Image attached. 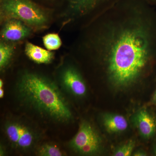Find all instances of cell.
I'll return each instance as SVG.
<instances>
[{"label": "cell", "instance_id": "cell-1", "mask_svg": "<svg viewBox=\"0 0 156 156\" xmlns=\"http://www.w3.org/2000/svg\"><path fill=\"white\" fill-rule=\"evenodd\" d=\"M147 0H118L88 27L82 50L117 87L133 83L156 56V15Z\"/></svg>", "mask_w": 156, "mask_h": 156}, {"label": "cell", "instance_id": "cell-2", "mask_svg": "<svg viewBox=\"0 0 156 156\" xmlns=\"http://www.w3.org/2000/svg\"><path fill=\"white\" fill-rule=\"evenodd\" d=\"M13 95L22 114L39 124L64 126L73 121L69 99L56 81L41 74L21 73L14 84Z\"/></svg>", "mask_w": 156, "mask_h": 156}, {"label": "cell", "instance_id": "cell-3", "mask_svg": "<svg viewBox=\"0 0 156 156\" xmlns=\"http://www.w3.org/2000/svg\"><path fill=\"white\" fill-rule=\"evenodd\" d=\"M1 128L2 142L8 150L21 155L34 154L46 139V133L40 124L23 114L7 116Z\"/></svg>", "mask_w": 156, "mask_h": 156}, {"label": "cell", "instance_id": "cell-4", "mask_svg": "<svg viewBox=\"0 0 156 156\" xmlns=\"http://www.w3.org/2000/svg\"><path fill=\"white\" fill-rule=\"evenodd\" d=\"M1 18L18 20L37 29L44 28L49 20L46 12L30 0H1Z\"/></svg>", "mask_w": 156, "mask_h": 156}, {"label": "cell", "instance_id": "cell-5", "mask_svg": "<svg viewBox=\"0 0 156 156\" xmlns=\"http://www.w3.org/2000/svg\"><path fill=\"white\" fill-rule=\"evenodd\" d=\"M72 152L89 156L99 152L101 146L100 136L91 123L83 120L81 122L76 134L66 144Z\"/></svg>", "mask_w": 156, "mask_h": 156}, {"label": "cell", "instance_id": "cell-6", "mask_svg": "<svg viewBox=\"0 0 156 156\" xmlns=\"http://www.w3.org/2000/svg\"><path fill=\"white\" fill-rule=\"evenodd\" d=\"M56 82L69 100L70 98H83L87 95V87L85 80L73 65L62 66L57 72Z\"/></svg>", "mask_w": 156, "mask_h": 156}, {"label": "cell", "instance_id": "cell-7", "mask_svg": "<svg viewBox=\"0 0 156 156\" xmlns=\"http://www.w3.org/2000/svg\"><path fill=\"white\" fill-rule=\"evenodd\" d=\"M118 0H69V15L80 18L89 15L97 9L101 13L111 7Z\"/></svg>", "mask_w": 156, "mask_h": 156}, {"label": "cell", "instance_id": "cell-8", "mask_svg": "<svg viewBox=\"0 0 156 156\" xmlns=\"http://www.w3.org/2000/svg\"><path fill=\"white\" fill-rule=\"evenodd\" d=\"M31 28L18 20L10 19L4 21L1 37L4 41L15 42L22 41L30 35Z\"/></svg>", "mask_w": 156, "mask_h": 156}, {"label": "cell", "instance_id": "cell-9", "mask_svg": "<svg viewBox=\"0 0 156 156\" xmlns=\"http://www.w3.org/2000/svg\"><path fill=\"white\" fill-rule=\"evenodd\" d=\"M134 121L140 133L144 138H150L155 133V120L147 111L143 110L138 112L134 117Z\"/></svg>", "mask_w": 156, "mask_h": 156}, {"label": "cell", "instance_id": "cell-10", "mask_svg": "<svg viewBox=\"0 0 156 156\" xmlns=\"http://www.w3.org/2000/svg\"><path fill=\"white\" fill-rule=\"evenodd\" d=\"M25 53L29 59L37 64H49L54 58L53 52L29 42L26 44Z\"/></svg>", "mask_w": 156, "mask_h": 156}, {"label": "cell", "instance_id": "cell-11", "mask_svg": "<svg viewBox=\"0 0 156 156\" xmlns=\"http://www.w3.org/2000/svg\"><path fill=\"white\" fill-rule=\"evenodd\" d=\"M103 123L107 130L111 133L122 132L125 131L128 127V122L126 118L119 115H104Z\"/></svg>", "mask_w": 156, "mask_h": 156}, {"label": "cell", "instance_id": "cell-12", "mask_svg": "<svg viewBox=\"0 0 156 156\" xmlns=\"http://www.w3.org/2000/svg\"><path fill=\"white\" fill-rule=\"evenodd\" d=\"M34 154L39 156H64L67 155V153L54 143L44 141L37 149Z\"/></svg>", "mask_w": 156, "mask_h": 156}, {"label": "cell", "instance_id": "cell-13", "mask_svg": "<svg viewBox=\"0 0 156 156\" xmlns=\"http://www.w3.org/2000/svg\"><path fill=\"white\" fill-rule=\"evenodd\" d=\"M14 46L12 44L5 43V41L0 43V70L3 71L11 63L14 53Z\"/></svg>", "mask_w": 156, "mask_h": 156}, {"label": "cell", "instance_id": "cell-14", "mask_svg": "<svg viewBox=\"0 0 156 156\" xmlns=\"http://www.w3.org/2000/svg\"><path fill=\"white\" fill-rule=\"evenodd\" d=\"M43 44L48 50H57L61 47V38L57 34L51 33L46 34L43 38Z\"/></svg>", "mask_w": 156, "mask_h": 156}, {"label": "cell", "instance_id": "cell-15", "mask_svg": "<svg viewBox=\"0 0 156 156\" xmlns=\"http://www.w3.org/2000/svg\"><path fill=\"white\" fill-rule=\"evenodd\" d=\"M135 143L134 140H129L126 144L122 145L115 151L114 156H128L131 155L132 153Z\"/></svg>", "mask_w": 156, "mask_h": 156}, {"label": "cell", "instance_id": "cell-16", "mask_svg": "<svg viewBox=\"0 0 156 156\" xmlns=\"http://www.w3.org/2000/svg\"><path fill=\"white\" fill-rule=\"evenodd\" d=\"M9 150L6 146L2 142L0 145V156H6L8 154Z\"/></svg>", "mask_w": 156, "mask_h": 156}, {"label": "cell", "instance_id": "cell-17", "mask_svg": "<svg viewBox=\"0 0 156 156\" xmlns=\"http://www.w3.org/2000/svg\"><path fill=\"white\" fill-rule=\"evenodd\" d=\"M146 155V154L145 153L141 151H136L134 154V156H144Z\"/></svg>", "mask_w": 156, "mask_h": 156}, {"label": "cell", "instance_id": "cell-18", "mask_svg": "<svg viewBox=\"0 0 156 156\" xmlns=\"http://www.w3.org/2000/svg\"><path fill=\"white\" fill-rule=\"evenodd\" d=\"M4 96V91L3 88H0V98H3Z\"/></svg>", "mask_w": 156, "mask_h": 156}, {"label": "cell", "instance_id": "cell-19", "mask_svg": "<svg viewBox=\"0 0 156 156\" xmlns=\"http://www.w3.org/2000/svg\"><path fill=\"white\" fill-rule=\"evenodd\" d=\"M3 85H4V82H3L2 80L1 79V80H0V88H2Z\"/></svg>", "mask_w": 156, "mask_h": 156}, {"label": "cell", "instance_id": "cell-20", "mask_svg": "<svg viewBox=\"0 0 156 156\" xmlns=\"http://www.w3.org/2000/svg\"><path fill=\"white\" fill-rule=\"evenodd\" d=\"M154 100L156 102V91L155 92L154 95Z\"/></svg>", "mask_w": 156, "mask_h": 156}, {"label": "cell", "instance_id": "cell-21", "mask_svg": "<svg viewBox=\"0 0 156 156\" xmlns=\"http://www.w3.org/2000/svg\"><path fill=\"white\" fill-rule=\"evenodd\" d=\"M148 2H156V0H147Z\"/></svg>", "mask_w": 156, "mask_h": 156}, {"label": "cell", "instance_id": "cell-22", "mask_svg": "<svg viewBox=\"0 0 156 156\" xmlns=\"http://www.w3.org/2000/svg\"><path fill=\"white\" fill-rule=\"evenodd\" d=\"M154 152L155 154V155L156 156V148L155 149V150Z\"/></svg>", "mask_w": 156, "mask_h": 156}]
</instances>
